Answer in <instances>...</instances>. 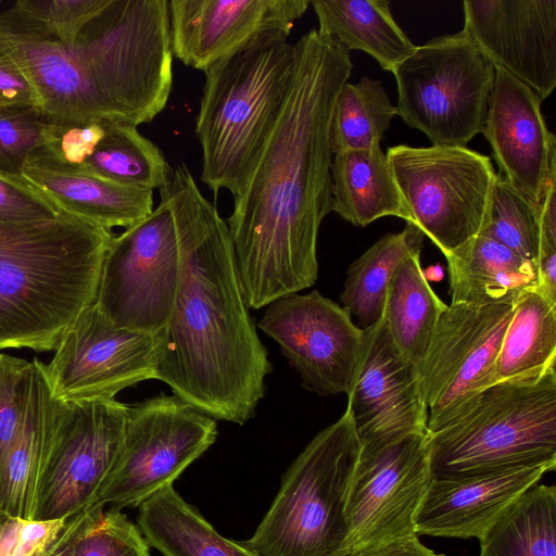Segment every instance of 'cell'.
I'll return each mask as SVG.
<instances>
[{"instance_id": "10", "label": "cell", "mask_w": 556, "mask_h": 556, "mask_svg": "<svg viewBox=\"0 0 556 556\" xmlns=\"http://www.w3.org/2000/svg\"><path fill=\"white\" fill-rule=\"evenodd\" d=\"M216 438V420L176 395L129 406L121 452L96 507H139L173 485Z\"/></svg>"}, {"instance_id": "30", "label": "cell", "mask_w": 556, "mask_h": 556, "mask_svg": "<svg viewBox=\"0 0 556 556\" xmlns=\"http://www.w3.org/2000/svg\"><path fill=\"white\" fill-rule=\"evenodd\" d=\"M556 305L535 289L525 291L502 339L495 381L536 376L556 368Z\"/></svg>"}, {"instance_id": "17", "label": "cell", "mask_w": 556, "mask_h": 556, "mask_svg": "<svg viewBox=\"0 0 556 556\" xmlns=\"http://www.w3.org/2000/svg\"><path fill=\"white\" fill-rule=\"evenodd\" d=\"M348 395L361 447L426 432L428 408L417 367L394 344L383 316L364 329L363 348Z\"/></svg>"}, {"instance_id": "12", "label": "cell", "mask_w": 556, "mask_h": 556, "mask_svg": "<svg viewBox=\"0 0 556 556\" xmlns=\"http://www.w3.org/2000/svg\"><path fill=\"white\" fill-rule=\"evenodd\" d=\"M128 409L115 397L55 401L37 519L71 517L96 507L121 452Z\"/></svg>"}, {"instance_id": "19", "label": "cell", "mask_w": 556, "mask_h": 556, "mask_svg": "<svg viewBox=\"0 0 556 556\" xmlns=\"http://www.w3.org/2000/svg\"><path fill=\"white\" fill-rule=\"evenodd\" d=\"M495 68L482 134L498 174L535 210L556 186V137L547 128L541 98L505 70Z\"/></svg>"}, {"instance_id": "13", "label": "cell", "mask_w": 556, "mask_h": 556, "mask_svg": "<svg viewBox=\"0 0 556 556\" xmlns=\"http://www.w3.org/2000/svg\"><path fill=\"white\" fill-rule=\"evenodd\" d=\"M514 304L451 303L417 366L428 408L427 432L446 425L495 383V362Z\"/></svg>"}, {"instance_id": "44", "label": "cell", "mask_w": 556, "mask_h": 556, "mask_svg": "<svg viewBox=\"0 0 556 556\" xmlns=\"http://www.w3.org/2000/svg\"><path fill=\"white\" fill-rule=\"evenodd\" d=\"M536 291L556 305V248H543L535 261Z\"/></svg>"}, {"instance_id": "28", "label": "cell", "mask_w": 556, "mask_h": 556, "mask_svg": "<svg viewBox=\"0 0 556 556\" xmlns=\"http://www.w3.org/2000/svg\"><path fill=\"white\" fill-rule=\"evenodd\" d=\"M137 526L163 556H257L215 528L168 485L139 506Z\"/></svg>"}, {"instance_id": "35", "label": "cell", "mask_w": 556, "mask_h": 556, "mask_svg": "<svg viewBox=\"0 0 556 556\" xmlns=\"http://www.w3.org/2000/svg\"><path fill=\"white\" fill-rule=\"evenodd\" d=\"M479 235L534 263L541 250L536 210L498 173L490 198L486 225Z\"/></svg>"}, {"instance_id": "11", "label": "cell", "mask_w": 556, "mask_h": 556, "mask_svg": "<svg viewBox=\"0 0 556 556\" xmlns=\"http://www.w3.org/2000/svg\"><path fill=\"white\" fill-rule=\"evenodd\" d=\"M150 215L113 236L96 304L114 325L154 334L166 324L177 293L180 250L167 198Z\"/></svg>"}, {"instance_id": "21", "label": "cell", "mask_w": 556, "mask_h": 556, "mask_svg": "<svg viewBox=\"0 0 556 556\" xmlns=\"http://www.w3.org/2000/svg\"><path fill=\"white\" fill-rule=\"evenodd\" d=\"M0 49L31 86L48 123L112 122L72 49L11 7L0 11Z\"/></svg>"}, {"instance_id": "25", "label": "cell", "mask_w": 556, "mask_h": 556, "mask_svg": "<svg viewBox=\"0 0 556 556\" xmlns=\"http://www.w3.org/2000/svg\"><path fill=\"white\" fill-rule=\"evenodd\" d=\"M452 303L514 304L536 289L535 263L478 235L445 255Z\"/></svg>"}, {"instance_id": "32", "label": "cell", "mask_w": 556, "mask_h": 556, "mask_svg": "<svg viewBox=\"0 0 556 556\" xmlns=\"http://www.w3.org/2000/svg\"><path fill=\"white\" fill-rule=\"evenodd\" d=\"M479 542V556H556V488L533 485Z\"/></svg>"}, {"instance_id": "45", "label": "cell", "mask_w": 556, "mask_h": 556, "mask_svg": "<svg viewBox=\"0 0 556 556\" xmlns=\"http://www.w3.org/2000/svg\"><path fill=\"white\" fill-rule=\"evenodd\" d=\"M541 232V249L556 248V186H553L536 210Z\"/></svg>"}, {"instance_id": "6", "label": "cell", "mask_w": 556, "mask_h": 556, "mask_svg": "<svg viewBox=\"0 0 556 556\" xmlns=\"http://www.w3.org/2000/svg\"><path fill=\"white\" fill-rule=\"evenodd\" d=\"M72 51L113 123H150L166 106L173 52L166 0H108Z\"/></svg>"}, {"instance_id": "39", "label": "cell", "mask_w": 556, "mask_h": 556, "mask_svg": "<svg viewBox=\"0 0 556 556\" xmlns=\"http://www.w3.org/2000/svg\"><path fill=\"white\" fill-rule=\"evenodd\" d=\"M108 0H17L11 8L68 48Z\"/></svg>"}, {"instance_id": "20", "label": "cell", "mask_w": 556, "mask_h": 556, "mask_svg": "<svg viewBox=\"0 0 556 556\" xmlns=\"http://www.w3.org/2000/svg\"><path fill=\"white\" fill-rule=\"evenodd\" d=\"M309 0L168 1L173 54L205 71L267 34L289 35Z\"/></svg>"}, {"instance_id": "42", "label": "cell", "mask_w": 556, "mask_h": 556, "mask_svg": "<svg viewBox=\"0 0 556 556\" xmlns=\"http://www.w3.org/2000/svg\"><path fill=\"white\" fill-rule=\"evenodd\" d=\"M4 106L39 108V101L18 66L0 49V108Z\"/></svg>"}, {"instance_id": "24", "label": "cell", "mask_w": 556, "mask_h": 556, "mask_svg": "<svg viewBox=\"0 0 556 556\" xmlns=\"http://www.w3.org/2000/svg\"><path fill=\"white\" fill-rule=\"evenodd\" d=\"M28 403L20 431L5 458L0 483V522L7 518L37 519L46 485L53 400L43 363L31 361Z\"/></svg>"}, {"instance_id": "49", "label": "cell", "mask_w": 556, "mask_h": 556, "mask_svg": "<svg viewBox=\"0 0 556 556\" xmlns=\"http://www.w3.org/2000/svg\"><path fill=\"white\" fill-rule=\"evenodd\" d=\"M0 5H1V0H0Z\"/></svg>"}, {"instance_id": "40", "label": "cell", "mask_w": 556, "mask_h": 556, "mask_svg": "<svg viewBox=\"0 0 556 556\" xmlns=\"http://www.w3.org/2000/svg\"><path fill=\"white\" fill-rule=\"evenodd\" d=\"M59 206L21 175L0 170V225H28L54 217Z\"/></svg>"}, {"instance_id": "33", "label": "cell", "mask_w": 556, "mask_h": 556, "mask_svg": "<svg viewBox=\"0 0 556 556\" xmlns=\"http://www.w3.org/2000/svg\"><path fill=\"white\" fill-rule=\"evenodd\" d=\"M104 134L78 167L122 185L161 189L174 174L161 149L136 126L102 122Z\"/></svg>"}, {"instance_id": "15", "label": "cell", "mask_w": 556, "mask_h": 556, "mask_svg": "<svg viewBox=\"0 0 556 556\" xmlns=\"http://www.w3.org/2000/svg\"><path fill=\"white\" fill-rule=\"evenodd\" d=\"M43 371L53 400L111 399L154 379V334L118 327L94 303L63 333Z\"/></svg>"}, {"instance_id": "43", "label": "cell", "mask_w": 556, "mask_h": 556, "mask_svg": "<svg viewBox=\"0 0 556 556\" xmlns=\"http://www.w3.org/2000/svg\"><path fill=\"white\" fill-rule=\"evenodd\" d=\"M350 556H445L424 545L418 535H413L374 547L358 551Z\"/></svg>"}, {"instance_id": "31", "label": "cell", "mask_w": 556, "mask_h": 556, "mask_svg": "<svg viewBox=\"0 0 556 556\" xmlns=\"http://www.w3.org/2000/svg\"><path fill=\"white\" fill-rule=\"evenodd\" d=\"M424 239L419 228L406 223L402 231L384 235L350 265L340 301L359 328H369L382 317L394 270L409 254L421 251Z\"/></svg>"}, {"instance_id": "9", "label": "cell", "mask_w": 556, "mask_h": 556, "mask_svg": "<svg viewBox=\"0 0 556 556\" xmlns=\"http://www.w3.org/2000/svg\"><path fill=\"white\" fill-rule=\"evenodd\" d=\"M386 154L412 225L444 256L483 230L496 177L489 156L466 147L406 144Z\"/></svg>"}, {"instance_id": "8", "label": "cell", "mask_w": 556, "mask_h": 556, "mask_svg": "<svg viewBox=\"0 0 556 556\" xmlns=\"http://www.w3.org/2000/svg\"><path fill=\"white\" fill-rule=\"evenodd\" d=\"M393 75L396 114L432 146L466 147L482 131L495 68L464 30L417 47Z\"/></svg>"}, {"instance_id": "22", "label": "cell", "mask_w": 556, "mask_h": 556, "mask_svg": "<svg viewBox=\"0 0 556 556\" xmlns=\"http://www.w3.org/2000/svg\"><path fill=\"white\" fill-rule=\"evenodd\" d=\"M556 463L514 465L431 479L417 509L415 533L480 540Z\"/></svg>"}, {"instance_id": "34", "label": "cell", "mask_w": 556, "mask_h": 556, "mask_svg": "<svg viewBox=\"0 0 556 556\" xmlns=\"http://www.w3.org/2000/svg\"><path fill=\"white\" fill-rule=\"evenodd\" d=\"M396 108L378 79L363 76L339 91L329 126L332 154L380 147Z\"/></svg>"}, {"instance_id": "47", "label": "cell", "mask_w": 556, "mask_h": 556, "mask_svg": "<svg viewBox=\"0 0 556 556\" xmlns=\"http://www.w3.org/2000/svg\"><path fill=\"white\" fill-rule=\"evenodd\" d=\"M89 513L90 510H84L74 515L71 518L60 542L47 556H58V554L63 549V547L66 546L79 532Z\"/></svg>"}, {"instance_id": "5", "label": "cell", "mask_w": 556, "mask_h": 556, "mask_svg": "<svg viewBox=\"0 0 556 556\" xmlns=\"http://www.w3.org/2000/svg\"><path fill=\"white\" fill-rule=\"evenodd\" d=\"M427 443L431 479L556 463V368L493 383Z\"/></svg>"}, {"instance_id": "36", "label": "cell", "mask_w": 556, "mask_h": 556, "mask_svg": "<svg viewBox=\"0 0 556 556\" xmlns=\"http://www.w3.org/2000/svg\"><path fill=\"white\" fill-rule=\"evenodd\" d=\"M70 556H151L140 529L121 510L93 508L75 536Z\"/></svg>"}, {"instance_id": "3", "label": "cell", "mask_w": 556, "mask_h": 556, "mask_svg": "<svg viewBox=\"0 0 556 556\" xmlns=\"http://www.w3.org/2000/svg\"><path fill=\"white\" fill-rule=\"evenodd\" d=\"M113 236L60 206L43 222L0 225V350L54 351L96 302Z\"/></svg>"}, {"instance_id": "29", "label": "cell", "mask_w": 556, "mask_h": 556, "mask_svg": "<svg viewBox=\"0 0 556 556\" xmlns=\"http://www.w3.org/2000/svg\"><path fill=\"white\" fill-rule=\"evenodd\" d=\"M420 252L409 254L394 270L387 287L382 314L394 344L416 367L447 307L428 282Z\"/></svg>"}, {"instance_id": "48", "label": "cell", "mask_w": 556, "mask_h": 556, "mask_svg": "<svg viewBox=\"0 0 556 556\" xmlns=\"http://www.w3.org/2000/svg\"><path fill=\"white\" fill-rule=\"evenodd\" d=\"M92 510V509H91ZM86 521V520H85ZM81 529V528H80ZM77 535V534H76ZM75 539V538H74ZM74 539L66 545L63 547V549L58 554V556H70V552H71V546H72V543L74 541Z\"/></svg>"}, {"instance_id": "37", "label": "cell", "mask_w": 556, "mask_h": 556, "mask_svg": "<svg viewBox=\"0 0 556 556\" xmlns=\"http://www.w3.org/2000/svg\"><path fill=\"white\" fill-rule=\"evenodd\" d=\"M46 126L37 106L0 108V170L20 175L28 156L43 144Z\"/></svg>"}, {"instance_id": "27", "label": "cell", "mask_w": 556, "mask_h": 556, "mask_svg": "<svg viewBox=\"0 0 556 556\" xmlns=\"http://www.w3.org/2000/svg\"><path fill=\"white\" fill-rule=\"evenodd\" d=\"M317 31L372 56L392 74L416 50L394 21L388 0H314Z\"/></svg>"}, {"instance_id": "14", "label": "cell", "mask_w": 556, "mask_h": 556, "mask_svg": "<svg viewBox=\"0 0 556 556\" xmlns=\"http://www.w3.org/2000/svg\"><path fill=\"white\" fill-rule=\"evenodd\" d=\"M427 434L361 447L345 507V556L417 535L415 516L431 481Z\"/></svg>"}, {"instance_id": "4", "label": "cell", "mask_w": 556, "mask_h": 556, "mask_svg": "<svg viewBox=\"0 0 556 556\" xmlns=\"http://www.w3.org/2000/svg\"><path fill=\"white\" fill-rule=\"evenodd\" d=\"M287 37L263 35L203 71L195 134L201 180L215 197L239 191L279 115L295 61Z\"/></svg>"}, {"instance_id": "26", "label": "cell", "mask_w": 556, "mask_h": 556, "mask_svg": "<svg viewBox=\"0 0 556 556\" xmlns=\"http://www.w3.org/2000/svg\"><path fill=\"white\" fill-rule=\"evenodd\" d=\"M331 179V211L352 225L365 227L386 216L413 223L381 147L334 154Z\"/></svg>"}, {"instance_id": "41", "label": "cell", "mask_w": 556, "mask_h": 556, "mask_svg": "<svg viewBox=\"0 0 556 556\" xmlns=\"http://www.w3.org/2000/svg\"><path fill=\"white\" fill-rule=\"evenodd\" d=\"M72 517L23 520L11 556H47L60 542Z\"/></svg>"}, {"instance_id": "16", "label": "cell", "mask_w": 556, "mask_h": 556, "mask_svg": "<svg viewBox=\"0 0 556 556\" xmlns=\"http://www.w3.org/2000/svg\"><path fill=\"white\" fill-rule=\"evenodd\" d=\"M258 328L275 340L301 378L319 395L348 394L357 369L364 329L317 290L269 303Z\"/></svg>"}, {"instance_id": "18", "label": "cell", "mask_w": 556, "mask_h": 556, "mask_svg": "<svg viewBox=\"0 0 556 556\" xmlns=\"http://www.w3.org/2000/svg\"><path fill=\"white\" fill-rule=\"evenodd\" d=\"M463 30L541 100L556 87V0H466Z\"/></svg>"}, {"instance_id": "23", "label": "cell", "mask_w": 556, "mask_h": 556, "mask_svg": "<svg viewBox=\"0 0 556 556\" xmlns=\"http://www.w3.org/2000/svg\"><path fill=\"white\" fill-rule=\"evenodd\" d=\"M20 175L60 207L111 231L114 227L126 229L153 211V190L63 165L38 149Z\"/></svg>"}, {"instance_id": "7", "label": "cell", "mask_w": 556, "mask_h": 556, "mask_svg": "<svg viewBox=\"0 0 556 556\" xmlns=\"http://www.w3.org/2000/svg\"><path fill=\"white\" fill-rule=\"evenodd\" d=\"M359 452L345 409L293 460L254 534L241 543L257 556H345V507Z\"/></svg>"}, {"instance_id": "1", "label": "cell", "mask_w": 556, "mask_h": 556, "mask_svg": "<svg viewBox=\"0 0 556 556\" xmlns=\"http://www.w3.org/2000/svg\"><path fill=\"white\" fill-rule=\"evenodd\" d=\"M294 51L287 98L227 220L242 292L255 309L315 283L318 231L332 206L329 126L353 64L346 48L317 29Z\"/></svg>"}, {"instance_id": "46", "label": "cell", "mask_w": 556, "mask_h": 556, "mask_svg": "<svg viewBox=\"0 0 556 556\" xmlns=\"http://www.w3.org/2000/svg\"><path fill=\"white\" fill-rule=\"evenodd\" d=\"M24 519L7 518L0 522V556H11Z\"/></svg>"}, {"instance_id": "2", "label": "cell", "mask_w": 556, "mask_h": 556, "mask_svg": "<svg viewBox=\"0 0 556 556\" xmlns=\"http://www.w3.org/2000/svg\"><path fill=\"white\" fill-rule=\"evenodd\" d=\"M160 193L175 217L180 271L169 318L154 333V379L215 420L243 425L273 367L242 292L227 222L184 163Z\"/></svg>"}, {"instance_id": "38", "label": "cell", "mask_w": 556, "mask_h": 556, "mask_svg": "<svg viewBox=\"0 0 556 556\" xmlns=\"http://www.w3.org/2000/svg\"><path fill=\"white\" fill-rule=\"evenodd\" d=\"M31 362L0 353V483L8 453L25 416Z\"/></svg>"}]
</instances>
